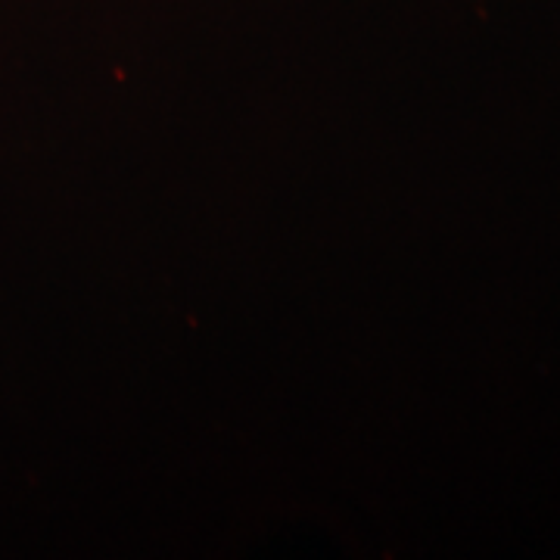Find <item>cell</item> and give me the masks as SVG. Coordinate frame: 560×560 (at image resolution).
<instances>
[]
</instances>
